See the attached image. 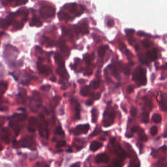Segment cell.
Listing matches in <instances>:
<instances>
[{"mask_svg": "<svg viewBox=\"0 0 167 167\" xmlns=\"http://www.w3.org/2000/svg\"><path fill=\"white\" fill-rule=\"evenodd\" d=\"M133 79L138 82L139 85H146L147 83V78L145 70L141 67H138L133 74Z\"/></svg>", "mask_w": 167, "mask_h": 167, "instance_id": "6da1fadb", "label": "cell"}, {"mask_svg": "<svg viewBox=\"0 0 167 167\" xmlns=\"http://www.w3.org/2000/svg\"><path fill=\"white\" fill-rule=\"evenodd\" d=\"M13 145L15 147L16 146V145H18L20 146L19 147L27 148L31 149H34L35 148V146H36L35 142L33 140V139L31 137H29V136L23 138L19 142L14 141L13 142Z\"/></svg>", "mask_w": 167, "mask_h": 167, "instance_id": "7a4b0ae2", "label": "cell"}, {"mask_svg": "<svg viewBox=\"0 0 167 167\" xmlns=\"http://www.w3.org/2000/svg\"><path fill=\"white\" fill-rule=\"evenodd\" d=\"M42 105V99L40 95L37 92H34L30 102V106L31 110L36 112Z\"/></svg>", "mask_w": 167, "mask_h": 167, "instance_id": "3957f363", "label": "cell"}, {"mask_svg": "<svg viewBox=\"0 0 167 167\" xmlns=\"http://www.w3.org/2000/svg\"><path fill=\"white\" fill-rule=\"evenodd\" d=\"M115 113L112 108H106L103 116V125L104 127H110L114 123Z\"/></svg>", "mask_w": 167, "mask_h": 167, "instance_id": "277c9868", "label": "cell"}, {"mask_svg": "<svg viewBox=\"0 0 167 167\" xmlns=\"http://www.w3.org/2000/svg\"><path fill=\"white\" fill-rule=\"evenodd\" d=\"M39 118L42 121V123H39V127H38L39 133L42 138L47 139L48 138V135H49L48 123L44 121V116L42 114H40V115H39Z\"/></svg>", "mask_w": 167, "mask_h": 167, "instance_id": "5b68a950", "label": "cell"}, {"mask_svg": "<svg viewBox=\"0 0 167 167\" xmlns=\"http://www.w3.org/2000/svg\"><path fill=\"white\" fill-rule=\"evenodd\" d=\"M56 9L49 5H44L40 9V14L43 18H52L55 16Z\"/></svg>", "mask_w": 167, "mask_h": 167, "instance_id": "8992f818", "label": "cell"}, {"mask_svg": "<svg viewBox=\"0 0 167 167\" xmlns=\"http://www.w3.org/2000/svg\"><path fill=\"white\" fill-rule=\"evenodd\" d=\"M89 129V124L78 125L74 129L71 130V133L75 135H80L82 134H86Z\"/></svg>", "mask_w": 167, "mask_h": 167, "instance_id": "52a82bcc", "label": "cell"}, {"mask_svg": "<svg viewBox=\"0 0 167 167\" xmlns=\"http://www.w3.org/2000/svg\"><path fill=\"white\" fill-rule=\"evenodd\" d=\"M39 120L35 117H31L29 119L28 126H27V130L28 131L31 133H35L37 129L39 127Z\"/></svg>", "mask_w": 167, "mask_h": 167, "instance_id": "ba28073f", "label": "cell"}, {"mask_svg": "<svg viewBox=\"0 0 167 167\" xmlns=\"http://www.w3.org/2000/svg\"><path fill=\"white\" fill-rule=\"evenodd\" d=\"M20 122L16 120V119H13L10 120L9 122V126L14 130V133H15V135L16 136H18L20 134V132L21 129H22V126L20 124Z\"/></svg>", "mask_w": 167, "mask_h": 167, "instance_id": "9c48e42d", "label": "cell"}, {"mask_svg": "<svg viewBox=\"0 0 167 167\" xmlns=\"http://www.w3.org/2000/svg\"><path fill=\"white\" fill-rule=\"evenodd\" d=\"M0 138L1 140H3L6 144H9L10 142V135L7 129L2 128L0 129Z\"/></svg>", "mask_w": 167, "mask_h": 167, "instance_id": "30bf717a", "label": "cell"}, {"mask_svg": "<svg viewBox=\"0 0 167 167\" xmlns=\"http://www.w3.org/2000/svg\"><path fill=\"white\" fill-rule=\"evenodd\" d=\"M14 16V14H11L6 19H1L0 18V27L3 29H6L7 27H9L11 24L12 21H13Z\"/></svg>", "mask_w": 167, "mask_h": 167, "instance_id": "8fae6325", "label": "cell"}, {"mask_svg": "<svg viewBox=\"0 0 167 167\" xmlns=\"http://www.w3.org/2000/svg\"><path fill=\"white\" fill-rule=\"evenodd\" d=\"M108 161L109 157L106 153H100L96 156L95 162L97 163H106Z\"/></svg>", "mask_w": 167, "mask_h": 167, "instance_id": "7c38bea8", "label": "cell"}, {"mask_svg": "<svg viewBox=\"0 0 167 167\" xmlns=\"http://www.w3.org/2000/svg\"><path fill=\"white\" fill-rule=\"evenodd\" d=\"M114 152H115L117 156H119L122 159H125L127 156V154L125 153V152L119 145H117V146L115 147V148H114Z\"/></svg>", "mask_w": 167, "mask_h": 167, "instance_id": "4fadbf2b", "label": "cell"}, {"mask_svg": "<svg viewBox=\"0 0 167 167\" xmlns=\"http://www.w3.org/2000/svg\"><path fill=\"white\" fill-rule=\"evenodd\" d=\"M38 70L39 73L44 74H48L51 73V69L48 67L43 65L42 64H38Z\"/></svg>", "mask_w": 167, "mask_h": 167, "instance_id": "5bb4252c", "label": "cell"}, {"mask_svg": "<svg viewBox=\"0 0 167 167\" xmlns=\"http://www.w3.org/2000/svg\"><path fill=\"white\" fill-rule=\"evenodd\" d=\"M43 25V22H41L39 17L37 16H34L31 19V22H30V26H35V27H41Z\"/></svg>", "mask_w": 167, "mask_h": 167, "instance_id": "9a60e30c", "label": "cell"}, {"mask_svg": "<svg viewBox=\"0 0 167 167\" xmlns=\"http://www.w3.org/2000/svg\"><path fill=\"white\" fill-rule=\"evenodd\" d=\"M54 60L58 64L60 67H64L65 65V62H64L63 57H61V55L59 53H56L54 56Z\"/></svg>", "mask_w": 167, "mask_h": 167, "instance_id": "2e32d148", "label": "cell"}, {"mask_svg": "<svg viewBox=\"0 0 167 167\" xmlns=\"http://www.w3.org/2000/svg\"><path fill=\"white\" fill-rule=\"evenodd\" d=\"M27 118V115H26V114H14V115L13 116V117H12V118H13V119H16V120L20 122H24V121H26Z\"/></svg>", "mask_w": 167, "mask_h": 167, "instance_id": "e0dca14e", "label": "cell"}, {"mask_svg": "<svg viewBox=\"0 0 167 167\" xmlns=\"http://www.w3.org/2000/svg\"><path fill=\"white\" fill-rule=\"evenodd\" d=\"M146 57L150 61H154L157 58V51L156 49L147 52Z\"/></svg>", "mask_w": 167, "mask_h": 167, "instance_id": "ac0fdd59", "label": "cell"}, {"mask_svg": "<svg viewBox=\"0 0 167 167\" xmlns=\"http://www.w3.org/2000/svg\"><path fill=\"white\" fill-rule=\"evenodd\" d=\"M102 146V143L99 142L98 141H94L90 145V149L93 152H95V151L98 150Z\"/></svg>", "mask_w": 167, "mask_h": 167, "instance_id": "d6986e66", "label": "cell"}, {"mask_svg": "<svg viewBox=\"0 0 167 167\" xmlns=\"http://www.w3.org/2000/svg\"><path fill=\"white\" fill-rule=\"evenodd\" d=\"M56 73H57L58 74H60V76H61V77H64V78H65V77H66L67 78H69L67 72L66 70L65 69V67L58 68V69H57V71H56Z\"/></svg>", "mask_w": 167, "mask_h": 167, "instance_id": "ffe728a7", "label": "cell"}, {"mask_svg": "<svg viewBox=\"0 0 167 167\" xmlns=\"http://www.w3.org/2000/svg\"><path fill=\"white\" fill-rule=\"evenodd\" d=\"M144 105H145L146 107L149 109V110H152V107H153V105H152V102L150 99L148 98V97H145L144 98Z\"/></svg>", "mask_w": 167, "mask_h": 167, "instance_id": "44dd1931", "label": "cell"}, {"mask_svg": "<svg viewBox=\"0 0 167 167\" xmlns=\"http://www.w3.org/2000/svg\"><path fill=\"white\" fill-rule=\"evenodd\" d=\"M110 71H111V73L115 77H116L118 79H119V73H118V69L116 67V66L114 65H110Z\"/></svg>", "mask_w": 167, "mask_h": 167, "instance_id": "7402d4cb", "label": "cell"}, {"mask_svg": "<svg viewBox=\"0 0 167 167\" xmlns=\"http://www.w3.org/2000/svg\"><path fill=\"white\" fill-rule=\"evenodd\" d=\"M58 17L60 20H69L70 19V16L67 14V13H65L63 11L59 12L58 13Z\"/></svg>", "mask_w": 167, "mask_h": 167, "instance_id": "603a6c76", "label": "cell"}, {"mask_svg": "<svg viewBox=\"0 0 167 167\" xmlns=\"http://www.w3.org/2000/svg\"><path fill=\"white\" fill-rule=\"evenodd\" d=\"M107 46H101L98 48V54L100 57H103L105 56L106 51L107 50Z\"/></svg>", "mask_w": 167, "mask_h": 167, "instance_id": "cb8c5ba5", "label": "cell"}, {"mask_svg": "<svg viewBox=\"0 0 167 167\" xmlns=\"http://www.w3.org/2000/svg\"><path fill=\"white\" fill-rule=\"evenodd\" d=\"M138 135H139V139L142 141H147L148 140V137L146 135V134L144 133V131L142 129H140L139 131V133H138Z\"/></svg>", "mask_w": 167, "mask_h": 167, "instance_id": "d4e9b609", "label": "cell"}, {"mask_svg": "<svg viewBox=\"0 0 167 167\" xmlns=\"http://www.w3.org/2000/svg\"><path fill=\"white\" fill-rule=\"evenodd\" d=\"M90 88L89 86H84L80 89V93L83 96H88L90 93Z\"/></svg>", "mask_w": 167, "mask_h": 167, "instance_id": "484cf974", "label": "cell"}, {"mask_svg": "<svg viewBox=\"0 0 167 167\" xmlns=\"http://www.w3.org/2000/svg\"><path fill=\"white\" fill-rule=\"evenodd\" d=\"M142 121L145 123H148V122H149V112H144L142 114Z\"/></svg>", "mask_w": 167, "mask_h": 167, "instance_id": "4316f807", "label": "cell"}, {"mask_svg": "<svg viewBox=\"0 0 167 167\" xmlns=\"http://www.w3.org/2000/svg\"><path fill=\"white\" fill-rule=\"evenodd\" d=\"M152 120L154 123H159L162 120V118H161V115L158 114H156L152 116Z\"/></svg>", "mask_w": 167, "mask_h": 167, "instance_id": "83f0119b", "label": "cell"}, {"mask_svg": "<svg viewBox=\"0 0 167 167\" xmlns=\"http://www.w3.org/2000/svg\"><path fill=\"white\" fill-rule=\"evenodd\" d=\"M97 119V110L96 108H93L91 110V120L93 123H95Z\"/></svg>", "mask_w": 167, "mask_h": 167, "instance_id": "f1b7e54d", "label": "cell"}, {"mask_svg": "<svg viewBox=\"0 0 167 167\" xmlns=\"http://www.w3.org/2000/svg\"><path fill=\"white\" fill-rule=\"evenodd\" d=\"M54 134L56 135H64V131H63L62 127L60 125L57 126L56 129H54Z\"/></svg>", "mask_w": 167, "mask_h": 167, "instance_id": "f546056e", "label": "cell"}, {"mask_svg": "<svg viewBox=\"0 0 167 167\" xmlns=\"http://www.w3.org/2000/svg\"><path fill=\"white\" fill-rule=\"evenodd\" d=\"M18 97H19V98L21 99L22 103H23V102H25V101H26V92L24 89L21 91L20 92V93L18 94Z\"/></svg>", "mask_w": 167, "mask_h": 167, "instance_id": "4dcf8cb0", "label": "cell"}, {"mask_svg": "<svg viewBox=\"0 0 167 167\" xmlns=\"http://www.w3.org/2000/svg\"><path fill=\"white\" fill-rule=\"evenodd\" d=\"M7 89V84L4 82H0V93H5Z\"/></svg>", "mask_w": 167, "mask_h": 167, "instance_id": "1f68e13d", "label": "cell"}, {"mask_svg": "<svg viewBox=\"0 0 167 167\" xmlns=\"http://www.w3.org/2000/svg\"><path fill=\"white\" fill-rule=\"evenodd\" d=\"M76 110V118L77 119H79L80 118V106L78 103L77 104V106L75 108Z\"/></svg>", "mask_w": 167, "mask_h": 167, "instance_id": "d6a6232c", "label": "cell"}, {"mask_svg": "<svg viewBox=\"0 0 167 167\" xmlns=\"http://www.w3.org/2000/svg\"><path fill=\"white\" fill-rule=\"evenodd\" d=\"M24 26V23H20V22H16L13 26V29L14 30H20Z\"/></svg>", "mask_w": 167, "mask_h": 167, "instance_id": "836d02e7", "label": "cell"}, {"mask_svg": "<svg viewBox=\"0 0 167 167\" xmlns=\"http://www.w3.org/2000/svg\"><path fill=\"white\" fill-rule=\"evenodd\" d=\"M160 108L163 111H166L167 110V104L164 100H162L160 102Z\"/></svg>", "mask_w": 167, "mask_h": 167, "instance_id": "e575fe53", "label": "cell"}, {"mask_svg": "<svg viewBox=\"0 0 167 167\" xmlns=\"http://www.w3.org/2000/svg\"><path fill=\"white\" fill-rule=\"evenodd\" d=\"M100 82L99 80H93L91 82V86L93 88V89H97L99 86Z\"/></svg>", "mask_w": 167, "mask_h": 167, "instance_id": "d590c367", "label": "cell"}, {"mask_svg": "<svg viewBox=\"0 0 167 167\" xmlns=\"http://www.w3.org/2000/svg\"><path fill=\"white\" fill-rule=\"evenodd\" d=\"M80 31L83 33L84 34H88L89 32V30H88V26L85 24H84L83 26H81L80 27Z\"/></svg>", "mask_w": 167, "mask_h": 167, "instance_id": "8d00e7d4", "label": "cell"}, {"mask_svg": "<svg viewBox=\"0 0 167 167\" xmlns=\"http://www.w3.org/2000/svg\"><path fill=\"white\" fill-rule=\"evenodd\" d=\"M157 132H158V131H157V127L156 126H153L151 128L150 133L152 136H156L157 134Z\"/></svg>", "mask_w": 167, "mask_h": 167, "instance_id": "74e56055", "label": "cell"}, {"mask_svg": "<svg viewBox=\"0 0 167 167\" xmlns=\"http://www.w3.org/2000/svg\"><path fill=\"white\" fill-rule=\"evenodd\" d=\"M84 61H85V62L87 64H90L91 62V58L90 56L88 54H85V56H84Z\"/></svg>", "mask_w": 167, "mask_h": 167, "instance_id": "f35d334b", "label": "cell"}, {"mask_svg": "<svg viewBox=\"0 0 167 167\" xmlns=\"http://www.w3.org/2000/svg\"><path fill=\"white\" fill-rule=\"evenodd\" d=\"M130 113H131V115L133 117H135L137 114V109L135 107H133L131 109V111H130Z\"/></svg>", "mask_w": 167, "mask_h": 167, "instance_id": "ab89813d", "label": "cell"}, {"mask_svg": "<svg viewBox=\"0 0 167 167\" xmlns=\"http://www.w3.org/2000/svg\"><path fill=\"white\" fill-rule=\"evenodd\" d=\"M142 44L143 47H145V48H148V47L150 46V43H149L148 40H146V39L143 40L142 41Z\"/></svg>", "mask_w": 167, "mask_h": 167, "instance_id": "60d3db41", "label": "cell"}, {"mask_svg": "<svg viewBox=\"0 0 167 167\" xmlns=\"http://www.w3.org/2000/svg\"><path fill=\"white\" fill-rule=\"evenodd\" d=\"M27 2V0H16V4L15 5H24V4H26Z\"/></svg>", "mask_w": 167, "mask_h": 167, "instance_id": "b9f144b4", "label": "cell"}, {"mask_svg": "<svg viewBox=\"0 0 167 167\" xmlns=\"http://www.w3.org/2000/svg\"><path fill=\"white\" fill-rule=\"evenodd\" d=\"M112 166L113 167H121L122 166V162L119 161H114L112 163Z\"/></svg>", "mask_w": 167, "mask_h": 167, "instance_id": "7bdbcfd3", "label": "cell"}, {"mask_svg": "<svg viewBox=\"0 0 167 167\" xmlns=\"http://www.w3.org/2000/svg\"><path fill=\"white\" fill-rule=\"evenodd\" d=\"M122 71H123L124 74H126V75H129V74H130V73H131V70H130V69L128 67H124L123 68V70Z\"/></svg>", "mask_w": 167, "mask_h": 167, "instance_id": "ee69618b", "label": "cell"}, {"mask_svg": "<svg viewBox=\"0 0 167 167\" xmlns=\"http://www.w3.org/2000/svg\"><path fill=\"white\" fill-rule=\"evenodd\" d=\"M65 144H66V142H65V140H60V141H59L56 144V146H57V148H60V147L64 146H65Z\"/></svg>", "mask_w": 167, "mask_h": 167, "instance_id": "f6af8a7d", "label": "cell"}, {"mask_svg": "<svg viewBox=\"0 0 167 167\" xmlns=\"http://www.w3.org/2000/svg\"><path fill=\"white\" fill-rule=\"evenodd\" d=\"M139 60L140 62L143 64H148V61L147 60L146 58H144L142 56H139Z\"/></svg>", "mask_w": 167, "mask_h": 167, "instance_id": "bcb514c9", "label": "cell"}, {"mask_svg": "<svg viewBox=\"0 0 167 167\" xmlns=\"http://www.w3.org/2000/svg\"><path fill=\"white\" fill-rule=\"evenodd\" d=\"M45 39H46L45 40L44 39V41H45V43H47V44H48V46H49V47H52L54 44V42L52 41H51L50 39H48V37H45Z\"/></svg>", "mask_w": 167, "mask_h": 167, "instance_id": "7dc6e473", "label": "cell"}, {"mask_svg": "<svg viewBox=\"0 0 167 167\" xmlns=\"http://www.w3.org/2000/svg\"><path fill=\"white\" fill-rule=\"evenodd\" d=\"M114 20L112 19H109L108 20L107 22V26H108V27H112V26H114Z\"/></svg>", "mask_w": 167, "mask_h": 167, "instance_id": "c3c4849f", "label": "cell"}, {"mask_svg": "<svg viewBox=\"0 0 167 167\" xmlns=\"http://www.w3.org/2000/svg\"><path fill=\"white\" fill-rule=\"evenodd\" d=\"M133 90H134V87H133V85H129L128 87H127V92H128L129 93H132V92L133 91Z\"/></svg>", "mask_w": 167, "mask_h": 167, "instance_id": "681fc988", "label": "cell"}, {"mask_svg": "<svg viewBox=\"0 0 167 167\" xmlns=\"http://www.w3.org/2000/svg\"><path fill=\"white\" fill-rule=\"evenodd\" d=\"M50 89V85H43L41 87V89L43 91H48V89Z\"/></svg>", "mask_w": 167, "mask_h": 167, "instance_id": "f907efd6", "label": "cell"}, {"mask_svg": "<svg viewBox=\"0 0 167 167\" xmlns=\"http://www.w3.org/2000/svg\"><path fill=\"white\" fill-rule=\"evenodd\" d=\"M100 97H101V94L100 93H96V94L93 95V99L95 100L99 99Z\"/></svg>", "mask_w": 167, "mask_h": 167, "instance_id": "816d5d0a", "label": "cell"}, {"mask_svg": "<svg viewBox=\"0 0 167 167\" xmlns=\"http://www.w3.org/2000/svg\"><path fill=\"white\" fill-rule=\"evenodd\" d=\"M99 132H100V130L99 129H97L96 128L95 130L94 131V132H93L92 134H91L90 136H94L95 135H97V134H99Z\"/></svg>", "mask_w": 167, "mask_h": 167, "instance_id": "f5cc1de1", "label": "cell"}, {"mask_svg": "<svg viewBox=\"0 0 167 167\" xmlns=\"http://www.w3.org/2000/svg\"><path fill=\"white\" fill-rule=\"evenodd\" d=\"M129 167H139V163L138 164V165H136V163L132 161V162H131V163H130V165Z\"/></svg>", "mask_w": 167, "mask_h": 167, "instance_id": "db71d44e", "label": "cell"}, {"mask_svg": "<svg viewBox=\"0 0 167 167\" xmlns=\"http://www.w3.org/2000/svg\"><path fill=\"white\" fill-rule=\"evenodd\" d=\"M93 100L91 99L88 100V101L85 102V104H86V105H88V106H91V105H93Z\"/></svg>", "mask_w": 167, "mask_h": 167, "instance_id": "11a10c76", "label": "cell"}, {"mask_svg": "<svg viewBox=\"0 0 167 167\" xmlns=\"http://www.w3.org/2000/svg\"><path fill=\"white\" fill-rule=\"evenodd\" d=\"M138 131H139V127H138V126H135V127L131 128V131H132L133 133L137 132Z\"/></svg>", "mask_w": 167, "mask_h": 167, "instance_id": "9f6ffc18", "label": "cell"}, {"mask_svg": "<svg viewBox=\"0 0 167 167\" xmlns=\"http://www.w3.org/2000/svg\"><path fill=\"white\" fill-rule=\"evenodd\" d=\"M8 108L7 106H3L2 105H0V110L1 111H5V110H7Z\"/></svg>", "mask_w": 167, "mask_h": 167, "instance_id": "6f0895ef", "label": "cell"}, {"mask_svg": "<svg viewBox=\"0 0 167 167\" xmlns=\"http://www.w3.org/2000/svg\"><path fill=\"white\" fill-rule=\"evenodd\" d=\"M71 167H80V163H76L72 165Z\"/></svg>", "mask_w": 167, "mask_h": 167, "instance_id": "680465c9", "label": "cell"}, {"mask_svg": "<svg viewBox=\"0 0 167 167\" xmlns=\"http://www.w3.org/2000/svg\"><path fill=\"white\" fill-rule=\"evenodd\" d=\"M50 80L51 81H52V82H55V81H56V77H50Z\"/></svg>", "mask_w": 167, "mask_h": 167, "instance_id": "91938a15", "label": "cell"}, {"mask_svg": "<svg viewBox=\"0 0 167 167\" xmlns=\"http://www.w3.org/2000/svg\"><path fill=\"white\" fill-rule=\"evenodd\" d=\"M36 49H37V50L39 51V52H43V50H42V48H41V47H36Z\"/></svg>", "mask_w": 167, "mask_h": 167, "instance_id": "94428289", "label": "cell"}, {"mask_svg": "<svg viewBox=\"0 0 167 167\" xmlns=\"http://www.w3.org/2000/svg\"><path fill=\"white\" fill-rule=\"evenodd\" d=\"M115 140H116V139L115 138H112V139H110V142L111 143H114V142H115Z\"/></svg>", "mask_w": 167, "mask_h": 167, "instance_id": "6125c7cd", "label": "cell"}, {"mask_svg": "<svg viewBox=\"0 0 167 167\" xmlns=\"http://www.w3.org/2000/svg\"><path fill=\"white\" fill-rule=\"evenodd\" d=\"M3 149V146L0 144V151H1Z\"/></svg>", "mask_w": 167, "mask_h": 167, "instance_id": "be15d7a7", "label": "cell"}, {"mask_svg": "<svg viewBox=\"0 0 167 167\" xmlns=\"http://www.w3.org/2000/svg\"><path fill=\"white\" fill-rule=\"evenodd\" d=\"M164 136H165V137H166L167 136V133L166 134H165V135H164Z\"/></svg>", "mask_w": 167, "mask_h": 167, "instance_id": "e7e4bbea", "label": "cell"}, {"mask_svg": "<svg viewBox=\"0 0 167 167\" xmlns=\"http://www.w3.org/2000/svg\"><path fill=\"white\" fill-rule=\"evenodd\" d=\"M8 1H13V0H8Z\"/></svg>", "mask_w": 167, "mask_h": 167, "instance_id": "03108f58", "label": "cell"}]
</instances>
